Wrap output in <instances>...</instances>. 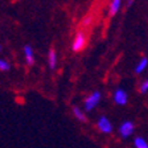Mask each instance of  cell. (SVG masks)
<instances>
[{
	"label": "cell",
	"mask_w": 148,
	"mask_h": 148,
	"mask_svg": "<svg viewBox=\"0 0 148 148\" xmlns=\"http://www.w3.org/2000/svg\"><path fill=\"white\" fill-rule=\"evenodd\" d=\"M73 115L75 116V119H78L79 122H82V123H86L87 122V118L85 116V114H83V110H81L78 106H73Z\"/></svg>",
	"instance_id": "9c48e42d"
},
{
	"label": "cell",
	"mask_w": 148,
	"mask_h": 148,
	"mask_svg": "<svg viewBox=\"0 0 148 148\" xmlns=\"http://www.w3.org/2000/svg\"><path fill=\"white\" fill-rule=\"evenodd\" d=\"M97 127H98V130L102 134H106V135L112 132V124H111L110 119H108L107 116H105V115H102V116L98 118V120H97Z\"/></svg>",
	"instance_id": "3957f363"
},
{
	"label": "cell",
	"mask_w": 148,
	"mask_h": 148,
	"mask_svg": "<svg viewBox=\"0 0 148 148\" xmlns=\"http://www.w3.org/2000/svg\"><path fill=\"white\" fill-rule=\"evenodd\" d=\"M101 92L99 91H92L86 99L83 102V110L85 111H92L97 106L99 105V102H101Z\"/></svg>",
	"instance_id": "6da1fadb"
},
{
	"label": "cell",
	"mask_w": 148,
	"mask_h": 148,
	"mask_svg": "<svg viewBox=\"0 0 148 148\" xmlns=\"http://www.w3.org/2000/svg\"><path fill=\"white\" fill-rule=\"evenodd\" d=\"M24 57H25V62H27L29 66H32V65L34 64V52L31 45L24 46Z\"/></svg>",
	"instance_id": "8992f818"
},
{
	"label": "cell",
	"mask_w": 148,
	"mask_h": 148,
	"mask_svg": "<svg viewBox=\"0 0 148 148\" xmlns=\"http://www.w3.org/2000/svg\"><path fill=\"white\" fill-rule=\"evenodd\" d=\"M132 3H134V0H128V1H127V7H131Z\"/></svg>",
	"instance_id": "9a60e30c"
},
{
	"label": "cell",
	"mask_w": 148,
	"mask_h": 148,
	"mask_svg": "<svg viewBox=\"0 0 148 148\" xmlns=\"http://www.w3.org/2000/svg\"><path fill=\"white\" fill-rule=\"evenodd\" d=\"M48 65H49L50 70H54L57 68V53L53 48H50L48 52Z\"/></svg>",
	"instance_id": "52a82bcc"
},
{
	"label": "cell",
	"mask_w": 148,
	"mask_h": 148,
	"mask_svg": "<svg viewBox=\"0 0 148 148\" xmlns=\"http://www.w3.org/2000/svg\"><path fill=\"white\" fill-rule=\"evenodd\" d=\"M134 145H135V148H148L147 140L144 138H142V136H136L134 139Z\"/></svg>",
	"instance_id": "8fae6325"
},
{
	"label": "cell",
	"mask_w": 148,
	"mask_h": 148,
	"mask_svg": "<svg viewBox=\"0 0 148 148\" xmlns=\"http://www.w3.org/2000/svg\"><path fill=\"white\" fill-rule=\"evenodd\" d=\"M147 66H148V58L147 57H143L140 61L136 64V66H135V73L136 74H142L143 71L147 69Z\"/></svg>",
	"instance_id": "30bf717a"
},
{
	"label": "cell",
	"mask_w": 148,
	"mask_h": 148,
	"mask_svg": "<svg viewBox=\"0 0 148 148\" xmlns=\"http://www.w3.org/2000/svg\"><path fill=\"white\" fill-rule=\"evenodd\" d=\"M9 69H11V65H9V62L5 61V60H1V58H0V71L5 73V71H9Z\"/></svg>",
	"instance_id": "7c38bea8"
},
{
	"label": "cell",
	"mask_w": 148,
	"mask_h": 148,
	"mask_svg": "<svg viewBox=\"0 0 148 148\" xmlns=\"http://www.w3.org/2000/svg\"><path fill=\"white\" fill-rule=\"evenodd\" d=\"M112 101L116 103L118 106H126L128 102V94L124 91L123 89H116L112 94Z\"/></svg>",
	"instance_id": "5b68a950"
},
{
	"label": "cell",
	"mask_w": 148,
	"mask_h": 148,
	"mask_svg": "<svg viewBox=\"0 0 148 148\" xmlns=\"http://www.w3.org/2000/svg\"><path fill=\"white\" fill-rule=\"evenodd\" d=\"M91 23H92V16L89 15L82 20V27H89V25H91Z\"/></svg>",
	"instance_id": "5bb4252c"
},
{
	"label": "cell",
	"mask_w": 148,
	"mask_h": 148,
	"mask_svg": "<svg viewBox=\"0 0 148 148\" xmlns=\"http://www.w3.org/2000/svg\"><path fill=\"white\" fill-rule=\"evenodd\" d=\"M118 131H119V135L122 136V138L127 139L134 134V131H135V124H134V122H131V120H126V122H123V123L119 126Z\"/></svg>",
	"instance_id": "277c9868"
},
{
	"label": "cell",
	"mask_w": 148,
	"mask_h": 148,
	"mask_svg": "<svg viewBox=\"0 0 148 148\" xmlns=\"http://www.w3.org/2000/svg\"><path fill=\"white\" fill-rule=\"evenodd\" d=\"M139 91L142 92V94H145V92H148V78L143 81L142 85L139 86Z\"/></svg>",
	"instance_id": "4fadbf2b"
},
{
	"label": "cell",
	"mask_w": 148,
	"mask_h": 148,
	"mask_svg": "<svg viewBox=\"0 0 148 148\" xmlns=\"http://www.w3.org/2000/svg\"><path fill=\"white\" fill-rule=\"evenodd\" d=\"M0 52H1V45H0Z\"/></svg>",
	"instance_id": "2e32d148"
},
{
	"label": "cell",
	"mask_w": 148,
	"mask_h": 148,
	"mask_svg": "<svg viewBox=\"0 0 148 148\" xmlns=\"http://www.w3.org/2000/svg\"><path fill=\"white\" fill-rule=\"evenodd\" d=\"M86 46V37H85V33L82 31H78L75 33L73 38V42H71V50L74 53H78Z\"/></svg>",
	"instance_id": "7a4b0ae2"
},
{
	"label": "cell",
	"mask_w": 148,
	"mask_h": 148,
	"mask_svg": "<svg viewBox=\"0 0 148 148\" xmlns=\"http://www.w3.org/2000/svg\"><path fill=\"white\" fill-rule=\"evenodd\" d=\"M122 1L123 0H111L110 7H108V15L110 16H115L119 12L120 7H122Z\"/></svg>",
	"instance_id": "ba28073f"
}]
</instances>
